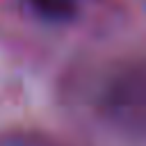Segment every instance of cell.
<instances>
[{
  "instance_id": "4",
  "label": "cell",
  "mask_w": 146,
  "mask_h": 146,
  "mask_svg": "<svg viewBox=\"0 0 146 146\" xmlns=\"http://www.w3.org/2000/svg\"><path fill=\"white\" fill-rule=\"evenodd\" d=\"M141 5H144V7H146V0H141Z\"/></svg>"
},
{
  "instance_id": "3",
  "label": "cell",
  "mask_w": 146,
  "mask_h": 146,
  "mask_svg": "<svg viewBox=\"0 0 146 146\" xmlns=\"http://www.w3.org/2000/svg\"><path fill=\"white\" fill-rule=\"evenodd\" d=\"M0 146H59V144L32 132H9L0 137Z\"/></svg>"
},
{
  "instance_id": "1",
  "label": "cell",
  "mask_w": 146,
  "mask_h": 146,
  "mask_svg": "<svg viewBox=\"0 0 146 146\" xmlns=\"http://www.w3.org/2000/svg\"><path fill=\"white\" fill-rule=\"evenodd\" d=\"M96 107L110 123L146 135V57L114 66L98 84Z\"/></svg>"
},
{
  "instance_id": "2",
  "label": "cell",
  "mask_w": 146,
  "mask_h": 146,
  "mask_svg": "<svg viewBox=\"0 0 146 146\" xmlns=\"http://www.w3.org/2000/svg\"><path fill=\"white\" fill-rule=\"evenodd\" d=\"M27 2L39 16L50 21H64L73 16L80 0H27Z\"/></svg>"
}]
</instances>
